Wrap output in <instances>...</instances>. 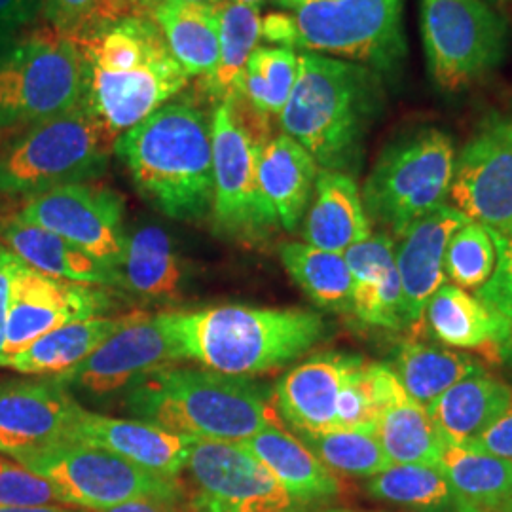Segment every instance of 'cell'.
I'll return each mask as SVG.
<instances>
[{"label":"cell","instance_id":"obj_43","mask_svg":"<svg viewBox=\"0 0 512 512\" xmlns=\"http://www.w3.org/2000/svg\"><path fill=\"white\" fill-rule=\"evenodd\" d=\"M63 505L54 486L10 456L0 454V507Z\"/></svg>","mask_w":512,"mask_h":512},{"label":"cell","instance_id":"obj_55","mask_svg":"<svg viewBox=\"0 0 512 512\" xmlns=\"http://www.w3.org/2000/svg\"><path fill=\"white\" fill-rule=\"evenodd\" d=\"M321 512H353V511H321Z\"/></svg>","mask_w":512,"mask_h":512},{"label":"cell","instance_id":"obj_4","mask_svg":"<svg viewBox=\"0 0 512 512\" xmlns=\"http://www.w3.org/2000/svg\"><path fill=\"white\" fill-rule=\"evenodd\" d=\"M164 321L181 359L243 378L289 365L329 336L323 315L293 308L165 311Z\"/></svg>","mask_w":512,"mask_h":512},{"label":"cell","instance_id":"obj_21","mask_svg":"<svg viewBox=\"0 0 512 512\" xmlns=\"http://www.w3.org/2000/svg\"><path fill=\"white\" fill-rule=\"evenodd\" d=\"M192 440L147 421L110 418L82 410L69 442H86L112 452L150 475L177 480L186 469Z\"/></svg>","mask_w":512,"mask_h":512},{"label":"cell","instance_id":"obj_32","mask_svg":"<svg viewBox=\"0 0 512 512\" xmlns=\"http://www.w3.org/2000/svg\"><path fill=\"white\" fill-rule=\"evenodd\" d=\"M439 469L467 511L505 512L512 501V459L446 444Z\"/></svg>","mask_w":512,"mask_h":512},{"label":"cell","instance_id":"obj_40","mask_svg":"<svg viewBox=\"0 0 512 512\" xmlns=\"http://www.w3.org/2000/svg\"><path fill=\"white\" fill-rule=\"evenodd\" d=\"M497 249L488 228L469 220L452 236L444 255V274L461 289H482L495 272Z\"/></svg>","mask_w":512,"mask_h":512},{"label":"cell","instance_id":"obj_14","mask_svg":"<svg viewBox=\"0 0 512 512\" xmlns=\"http://www.w3.org/2000/svg\"><path fill=\"white\" fill-rule=\"evenodd\" d=\"M16 217L67 239L101 264L120 272L128 234L124 228V200L114 190L90 183L59 186L29 198Z\"/></svg>","mask_w":512,"mask_h":512},{"label":"cell","instance_id":"obj_9","mask_svg":"<svg viewBox=\"0 0 512 512\" xmlns=\"http://www.w3.org/2000/svg\"><path fill=\"white\" fill-rule=\"evenodd\" d=\"M215 232L224 238L256 241L277 228L258 186V158L268 143V118L241 93L219 103L211 114Z\"/></svg>","mask_w":512,"mask_h":512},{"label":"cell","instance_id":"obj_15","mask_svg":"<svg viewBox=\"0 0 512 512\" xmlns=\"http://www.w3.org/2000/svg\"><path fill=\"white\" fill-rule=\"evenodd\" d=\"M452 205L492 234L512 230V120L494 114L456 154Z\"/></svg>","mask_w":512,"mask_h":512},{"label":"cell","instance_id":"obj_29","mask_svg":"<svg viewBox=\"0 0 512 512\" xmlns=\"http://www.w3.org/2000/svg\"><path fill=\"white\" fill-rule=\"evenodd\" d=\"M374 435L391 465L439 467L444 440L427 414L395 376L374 423Z\"/></svg>","mask_w":512,"mask_h":512},{"label":"cell","instance_id":"obj_42","mask_svg":"<svg viewBox=\"0 0 512 512\" xmlns=\"http://www.w3.org/2000/svg\"><path fill=\"white\" fill-rule=\"evenodd\" d=\"M42 14L52 29L74 40L88 37L103 25L129 16L114 0H44Z\"/></svg>","mask_w":512,"mask_h":512},{"label":"cell","instance_id":"obj_6","mask_svg":"<svg viewBox=\"0 0 512 512\" xmlns=\"http://www.w3.org/2000/svg\"><path fill=\"white\" fill-rule=\"evenodd\" d=\"M78 42L55 29L0 38V129L33 128L86 103Z\"/></svg>","mask_w":512,"mask_h":512},{"label":"cell","instance_id":"obj_38","mask_svg":"<svg viewBox=\"0 0 512 512\" xmlns=\"http://www.w3.org/2000/svg\"><path fill=\"white\" fill-rule=\"evenodd\" d=\"M296 74V50L258 46L243 69L239 93L262 116H279L291 99Z\"/></svg>","mask_w":512,"mask_h":512},{"label":"cell","instance_id":"obj_46","mask_svg":"<svg viewBox=\"0 0 512 512\" xmlns=\"http://www.w3.org/2000/svg\"><path fill=\"white\" fill-rule=\"evenodd\" d=\"M44 8V0H0V38L14 37L29 27Z\"/></svg>","mask_w":512,"mask_h":512},{"label":"cell","instance_id":"obj_52","mask_svg":"<svg viewBox=\"0 0 512 512\" xmlns=\"http://www.w3.org/2000/svg\"><path fill=\"white\" fill-rule=\"evenodd\" d=\"M234 2H243V4H251V6H262L266 0H234Z\"/></svg>","mask_w":512,"mask_h":512},{"label":"cell","instance_id":"obj_28","mask_svg":"<svg viewBox=\"0 0 512 512\" xmlns=\"http://www.w3.org/2000/svg\"><path fill=\"white\" fill-rule=\"evenodd\" d=\"M135 317V311L118 317H92L74 321L40 336L31 346L16 355L0 359V368H10L19 374L57 376L88 359L95 349L110 336L124 329Z\"/></svg>","mask_w":512,"mask_h":512},{"label":"cell","instance_id":"obj_27","mask_svg":"<svg viewBox=\"0 0 512 512\" xmlns=\"http://www.w3.org/2000/svg\"><path fill=\"white\" fill-rule=\"evenodd\" d=\"M304 505L319 507L342 494L340 478L313 456L300 440L279 427H266L239 442Z\"/></svg>","mask_w":512,"mask_h":512},{"label":"cell","instance_id":"obj_19","mask_svg":"<svg viewBox=\"0 0 512 512\" xmlns=\"http://www.w3.org/2000/svg\"><path fill=\"white\" fill-rule=\"evenodd\" d=\"M365 359L351 353H319L294 366L274 389V408L294 433L334 431L336 406L349 374Z\"/></svg>","mask_w":512,"mask_h":512},{"label":"cell","instance_id":"obj_31","mask_svg":"<svg viewBox=\"0 0 512 512\" xmlns=\"http://www.w3.org/2000/svg\"><path fill=\"white\" fill-rule=\"evenodd\" d=\"M122 287L150 302H175L183 293V260L162 226L145 224L126 243Z\"/></svg>","mask_w":512,"mask_h":512},{"label":"cell","instance_id":"obj_33","mask_svg":"<svg viewBox=\"0 0 512 512\" xmlns=\"http://www.w3.org/2000/svg\"><path fill=\"white\" fill-rule=\"evenodd\" d=\"M217 16L220 25L219 61L215 69L200 80L202 92L215 105L239 93L243 69L260 42L262 21L258 6L234 0H220Z\"/></svg>","mask_w":512,"mask_h":512},{"label":"cell","instance_id":"obj_23","mask_svg":"<svg viewBox=\"0 0 512 512\" xmlns=\"http://www.w3.org/2000/svg\"><path fill=\"white\" fill-rule=\"evenodd\" d=\"M302 236L311 247L346 253L349 247L372 236L359 184L353 175L319 169Z\"/></svg>","mask_w":512,"mask_h":512},{"label":"cell","instance_id":"obj_20","mask_svg":"<svg viewBox=\"0 0 512 512\" xmlns=\"http://www.w3.org/2000/svg\"><path fill=\"white\" fill-rule=\"evenodd\" d=\"M469 219L446 203L416 220L395 245L397 270L403 287L404 317L408 327H418L429 300L446 283L444 255L452 236Z\"/></svg>","mask_w":512,"mask_h":512},{"label":"cell","instance_id":"obj_48","mask_svg":"<svg viewBox=\"0 0 512 512\" xmlns=\"http://www.w3.org/2000/svg\"><path fill=\"white\" fill-rule=\"evenodd\" d=\"M179 501H171V499H154V497H147V499H133V501H126L122 505L110 507L105 511L93 512H181L177 507Z\"/></svg>","mask_w":512,"mask_h":512},{"label":"cell","instance_id":"obj_51","mask_svg":"<svg viewBox=\"0 0 512 512\" xmlns=\"http://www.w3.org/2000/svg\"><path fill=\"white\" fill-rule=\"evenodd\" d=\"M114 4H116L122 12L133 14L135 8H137V4H139V0H114Z\"/></svg>","mask_w":512,"mask_h":512},{"label":"cell","instance_id":"obj_41","mask_svg":"<svg viewBox=\"0 0 512 512\" xmlns=\"http://www.w3.org/2000/svg\"><path fill=\"white\" fill-rule=\"evenodd\" d=\"M492 236L497 249V266L492 279L478 289L475 296L492 311L497 321V340L490 357L512 378V230Z\"/></svg>","mask_w":512,"mask_h":512},{"label":"cell","instance_id":"obj_30","mask_svg":"<svg viewBox=\"0 0 512 512\" xmlns=\"http://www.w3.org/2000/svg\"><path fill=\"white\" fill-rule=\"evenodd\" d=\"M135 14H143L158 25L188 78L202 80L215 69L220 52L217 4L160 2Z\"/></svg>","mask_w":512,"mask_h":512},{"label":"cell","instance_id":"obj_26","mask_svg":"<svg viewBox=\"0 0 512 512\" xmlns=\"http://www.w3.org/2000/svg\"><path fill=\"white\" fill-rule=\"evenodd\" d=\"M512 404V387L486 372L471 374L427 406V414L450 446L467 448Z\"/></svg>","mask_w":512,"mask_h":512},{"label":"cell","instance_id":"obj_16","mask_svg":"<svg viewBox=\"0 0 512 512\" xmlns=\"http://www.w3.org/2000/svg\"><path fill=\"white\" fill-rule=\"evenodd\" d=\"M177 361H181V353L165 327L164 313L135 311L128 325L110 336L88 359L54 378L69 391L105 397L122 389L128 391L148 374Z\"/></svg>","mask_w":512,"mask_h":512},{"label":"cell","instance_id":"obj_36","mask_svg":"<svg viewBox=\"0 0 512 512\" xmlns=\"http://www.w3.org/2000/svg\"><path fill=\"white\" fill-rule=\"evenodd\" d=\"M285 270L313 304L334 313H351L353 281L346 256L291 241L279 249Z\"/></svg>","mask_w":512,"mask_h":512},{"label":"cell","instance_id":"obj_45","mask_svg":"<svg viewBox=\"0 0 512 512\" xmlns=\"http://www.w3.org/2000/svg\"><path fill=\"white\" fill-rule=\"evenodd\" d=\"M471 450L486 452L499 458L512 459V404L507 412L469 442Z\"/></svg>","mask_w":512,"mask_h":512},{"label":"cell","instance_id":"obj_25","mask_svg":"<svg viewBox=\"0 0 512 512\" xmlns=\"http://www.w3.org/2000/svg\"><path fill=\"white\" fill-rule=\"evenodd\" d=\"M0 241L40 274L99 287H122V275L74 247L67 239L27 224L16 215L0 220Z\"/></svg>","mask_w":512,"mask_h":512},{"label":"cell","instance_id":"obj_12","mask_svg":"<svg viewBox=\"0 0 512 512\" xmlns=\"http://www.w3.org/2000/svg\"><path fill=\"white\" fill-rule=\"evenodd\" d=\"M54 486L63 505L105 511L133 499L179 501V484L150 475L124 458L86 442H59L16 459Z\"/></svg>","mask_w":512,"mask_h":512},{"label":"cell","instance_id":"obj_2","mask_svg":"<svg viewBox=\"0 0 512 512\" xmlns=\"http://www.w3.org/2000/svg\"><path fill=\"white\" fill-rule=\"evenodd\" d=\"M114 154L137 192L175 220H202L213 209L211 114L192 101H169L120 133Z\"/></svg>","mask_w":512,"mask_h":512},{"label":"cell","instance_id":"obj_50","mask_svg":"<svg viewBox=\"0 0 512 512\" xmlns=\"http://www.w3.org/2000/svg\"><path fill=\"white\" fill-rule=\"evenodd\" d=\"M160 2H196V4H219L220 0H139L135 12H145L150 6Z\"/></svg>","mask_w":512,"mask_h":512},{"label":"cell","instance_id":"obj_8","mask_svg":"<svg viewBox=\"0 0 512 512\" xmlns=\"http://www.w3.org/2000/svg\"><path fill=\"white\" fill-rule=\"evenodd\" d=\"M454 139L439 128H418L391 141L363 186L370 222L401 238L421 217L448 203L456 165Z\"/></svg>","mask_w":512,"mask_h":512},{"label":"cell","instance_id":"obj_7","mask_svg":"<svg viewBox=\"0 0 512 512\" xmlns=\"http://www.w3.org/2000/svg\"><path fill=\"white\" fill-rule=\"evenodd\" d=\"M116 139L88 101L33 126L0 152V196L29 200L97 179L109 167Z\"/></svg>","mask_w":512,"mask_h":512},{"label":"cell","instance_id":"obj_3","mask_svg":"<svg viewBox=\"0 0 512 512\" xmlns=\"http://www.w3.org/2000/svg\"><path fill=\"white\" fill-rule=\"evenodd\" d=\"M76 42L86 61V101L116 137L173 101L188 84L162 31L143 14L116 19Z\"/></svg>","mask_w":512,"mask_h":512},{"label":"cell","instance_id":"obj_37","mask_svg":"<svg viewBox=\"0 0 512 512\" xmlns=\"http://www.w3.org/2000/svg\"><path fill=\"white\" fill-rule=\"evenodd\" d=\"M370 497L414 512H461L448 478L439 467L391 465L366 482Z\"/></svg>","mask_w":512,"mask_h":512},{"label":"cell","instance_id":"obj_17","mask_svg":"<svg viewBox=\"0 0 512 512\" xmlns=\"http://www.w3.org/2000/svg\"><path fill=\"white\" fill-rule=\"evenodd\" d=\"M110 291L114 289L48 277L25 264L14 283L4 357L63 325L107 315L116 308Z\"/></svg>","mask_w":512,"mask_h":512},{"label":"cell","instance_id":"obj_18","mask_svg":"<svg viewBox=\"0 0 512 512\" xmlns=\"http://www.w3.org/2000/svg\"><path fill=\"white\" fill-rule=\"evenodd\" d=\"M82 410L54 376L0 380V454L18 459L71 440Z\"/></svg>","mask_w":512,"mask_h":512},{"label":"cell","instance_id":"obj_24","mask_svg":"<svg viewBox=\"0 0 512 512\" xmlns=\"http://www.w3.org/2000/svg\"><path fill=\"white\" fill-rule=\"evenodd\" d=\"M319 165L289 135L268 139L258 158V186L279 228L296 232L310 207Z\"/></svg>","mask_w":512,"mask_h":512},{"label":"cell","instance_id":"obj_54","mask_svg":"<svg viewBox=\"0 0 512 512\" xmlns=\"http://www.w3.org/2000/svg\"><path fill=\"white\" fill-rule=\"evenodd\" d=\"M505 512H512V501H511V503H509V507H507V509H505Z\"/></svg>","mask_w":512,"mask_h":512},{"label":"cell","instance_id":"obj_49","mask_svg":"<svg viewBox=\"0 0 512 512\" xmlns=\"http://www.w3.org/2000/svg\"><path fill=\"white\" fill-rule=\"evenodd\" d=\"M0 512H90L69 505H37V507H0Z\"/></svg>","mask_w":512,"mask_h":512},{"label":"cell","instance_id":"obj_5","mask_svg":"<svg viewBox=\"0 0 512 512\" xmlns=\"http://www.w3.org/2000/svg\"><path fill=\"white\" fill-rule=\"evenodd\" d=\"M126 408L135 420L188 439L234 444L281 421L268 387L209 368L156 370L126 391Z\"/></svg>","mask_w":512,"mask_h":512},{"label":"cell","instance_id":"obj_10","mask_svg":"<svg viewBox=\"0 0 512 512\" xmlns=\"http://www.w3.org/2000/svg\"><path fill=\"white\" fill-rule=\"evenodd\" d=\"M296 21L298 50L395 73L406 59L404 0H275Z\"/></svg>","mask_w":512,"mask_h":512},{"label":"cell","instance_id":"obj_47","mask_svg":"<svg viewBox=\"0 0 512 512\" xmlns=\"http://www.w3.org/2000/svg\"><path fill=\"white\" fill-rule=\"evenodd\" d=\"M260 40L274 44L275 48L298 50V29L293 16L287 12H274L260 21Z\"/></svg>","mask_w":512,"mask_h":512},{"label":"cell","instance_id":"obj_35","mask_svg":"<svg viewBox=\"0 0 512 512\" xmlns=\"http://www.w3.org/2000/svg\"><path fill=\"white\" fill-rule=\"evenodd\" d=\"M425 319L433 336L456 349H480L492 353L497 340V321L476 296L458 285L444 283L429 300Z\"/></svg>","mask_w":512,"mask_h":512},{"label":"cell","instance_id":"obj_44","mask_svg":"<svg viewBox=\"0 0 512 512\" xmlns=\"http://www.w3.org/2000/svg\"><path fill=\"white\" fill-rule=\"evenodd\" d=\"M25 262L6 245H0V359L4 357L6 346V329H8V315L12 306L14 283L19 272L23 270Z\"/></svg>","mask_w":512,"mask_h":512},{"label":"cell","instance_id":"obj_13","mask_svg":"<svg viewBox=\"0 0 512 512\" xmlns=\"http://www.w3.org/2000/svg\"><path fill=\"white\" fill-rule=\"evenodd\" d=\"M194 512H321L294 499L255 456L234 442L192 440L184 469Z\"/></svg>","mask_w":512,"mask_h":512},{"label":"cell","instance_id":"obj_1","mask_svg":"<svg viewBox=\"0 0 512 512\" xmlns=\"http://www.w3.org/2000/svg\"><path fill=\"white\" fill-rule=\"evenodd\" d=\"M384 107L382 76L346 59L298 52L293 93L277 116L285 135L315 164L353 175L363 160L366 133Z\"/></svg>","mask_w":512,"mask_h":512},{"label":"cell","instance_id":"obj_22","mask_svg":"<svg viewBox=\"0 0 512 512\" xmlns=\"http://www.w3.org/2000/svg\"><path fill=\"white\" fill-rule=\"evenodd\" d=\"M348 262L353 293L351 313L366 327L403 330V287L395 260V241L385 234H372L344 253Z\"/></svg>","mask_w":512,"mask_h":512},{"label":"cell","instance_id":"obj_39","mask_svg":"<svg viewBox=\"0 0 512 512\" xmlns=\"http://www.w3.org/2000/svg\"><path fill=\"white\" fill-rule=\"evenodd\" d=\"M296 439L332 473L372 478L391 467L374 431L296 433Z\"/></svg>","mask_w":512,"mask_h":512},{"label":"cell","instance_id":"obj_53","mask_svg":"<svg viewBox=\"0 0 512 512\" xmlns=\"http://www.w3.org/2000/svg\"><path fill=\"white\" fill-rule=\"evenodd\" d=\"M484 2H488V4H492V6L497 8V6H501V4H507L509 0H484Z\"/></svg>","mask_w":512,"mask_h":512},{"label":"cell","instance_id":"obj_34","mask_svg":"<svg viewBox=\"0 0 512 512\" xmlns=\"http://www.w3.org/2000/svg\"><path fill=\"white\" fill-rule=\"evenodd\" d=\"M389 366L404 391L425 408L459 380L484 368L471 355L412 340L395 349L393 365Z\"/></svg>","mask_w":512,"mask_h":512},{"label":"cell","instance_id":"obj_11","mask_svg":"<svg viewBox=\"0 0 512 512\" xmlns=\"http://www.w3.org/2000/svg\"><path fill=\"white\" fill-rule=\"evenodd\" d=\"M427 69L442 92L458 93L484 80L511 46L507 18L484 0H420Z\"/></svg>","mask_w":512,"mask_h":512}]
</instances>
